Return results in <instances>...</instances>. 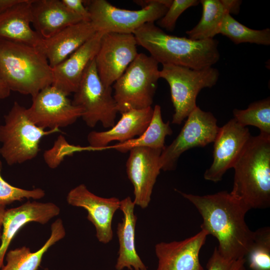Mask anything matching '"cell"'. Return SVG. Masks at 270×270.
I'll return each instance as SVG.
<instances>
[{"label":"cell","instance_id":"obj_1","mask_svg":"<svg viewBox=\"0 0 270 270\" xmlns=\"http://www.w3.org/2000/svg\"><path fill=\"white\" fill-rule=\"evenodd\" d=\"M178 192L198 210L202 218L201 230L217 239L216 248L222 256L245 258L254 237L245 220L249 210L246 206L226 191L204 196Z\"/></svg>","mask_w":270,"mask_h":270},{"label":"cell","instance_id":"obj_2","mask_svg":"<svg viewBox=\"0 0 270 270\" xmlns=\"http://www.w3.org/2000/svg\"><path fill=\"white\" fill-rule=\"evenodd\" d=\"M138 46L146 49L158 64L194 70L211 67L220 58L218 42L214 39L193 40L170 35L155 25L146 23L133 33Z\"/></svg>","mask_w":270,"mask_h":270},{"label":"cell","instance_id":"obj_3","mask_svg":"<svg viewBox=\"0 0 270 270\" xmlns=\"http://www.w3.org/2000/svg\"><path fill=\"white\" fill-rule=\"evenodd\" d=\"M230 194L249 210L270 206V136H250L234 163Z\"/></svg>","mask_w":270,"mask_h":270},{"label":"cell","instance_id":"obj_4","mask_svg":"<svg viewBox=\"0 0 270 270\" xmlns=\"http://www.w3.org/2000/svg\"><path fill=\"white\" fill-rule=\"evenodd\" d=\"M0 76L10 91L36 96L52 82V68L38 48L0 40Z\"/></svg>","mask_w":270,"mask_h":270},{"label":"cell","instance_id":"obj_5","mask_svg":"<svg viewBox=\"0 0 270 270\" xmlns=\"http://www.w3.org/2000/svg\"><path fill=\"white\" fill-rule=\"evenodd\" d=\"M4 123L0 126V154L8 165L24 163L35 158L45 136L60 132L38 127L30 119L26 108L15 102L4 116Z\"/></svg>","mask_w":270,"mask_h":270},{"label":"cell","instance_id":"obj_6","mask_svg":"<svg viewBox=\"0 0 270 270\" xmlns=\"http://www.w3.org/2000/svg\"><path fill=\"white\" fill-rule=\"evenodd\" d=\"M90 22L96 32L132 34L143 24L161 18L172 0H138V10L118 8L106 0L88 1Z\"/></svg>","mask_w":270,"mask_h":270},{"label":"cell","instance_id":"obj_7","mask_svg":"<svg viewBox=\"0 0 270 270\" xmlns=\"http://www.w3.org/2000/svg\"><path fill=\"white\" fill-rule=\"evenodd\" d=\"M158 63L150 56L138 54L112 84L118 112L151 107L158 82Z\"/></svg>","mask_w":270,"mask_h":270},{"label":"cell","instance_id":"obj_8","mask_svg":"<svg viewBox=\"0 0 270 270\" xmlns=\"http://www.w3.org/2000/svg\"><path fill=\"white\" fill-rule=\"evenodd\" d=\"M160 78L169 84L174 113L172 123L181 124L197 107L196 98L200 91L212 88L218 79V69L211 67L194 70L186 67L162 64Z\"/></svg>","mask_w":270,"mask_h":270},{"label":"cell","instance_id":"obj_9","mask_svg":"<svg viewBox=\"0 0 270 270\" xmlns=\"http://www.w3.org/2000/svg\"><path fill=\"white\" fill-rule=\"evenodd\" d=\"M112 86H106L96 70L94 58L88 64L76 90L72 104L82 110V118L90 128L100 122L104 128L116 124L118 112Z\"/></svg>","mask_w":270,"mask_h":270},{"label":"cell","instance_id":"obj_10","mask_svg":"<svg viewBox=\"0 0 270 270\" xmlns=\"http://www.w3.org/2000/svg\"><path fill=\"white\" fill-rule=\"evenodd\" d=\"M219 129L214 116L197 106L187 117L176 138L162 150L160 158L161 170H174L183 152L193 148L204 147L214 142Z\"/></svg>","mask_w":270,"mask_h":270},{"label":"cell","instance_id":"obj_11","mask_svg":"<svg viewBox=\"0 0 270 270\" xmlns=\"http://www.w3.org/2000/svg\"><path fill=\"white\" fill-rule=\"evenodd\" d=\"M132 34L104 33L94 58L98 74L107 86H112L138 54Z\"/></svg>","mask_w":270,"mask_h":270},{"label":"cell","instance_id":"obj_12","mask_svg":"<svg viewBox=\"0 0 270 270\" xmlns=\"http://www.w3.org/2000/svg\"><path fill=\"white\" fill-rule=\"evenodd\" d=\"M66 94L50 85L32 98L26 108L30 120L44 129H60L71 125L80 118L82 110L74 106Z\"/></svg>","mask_w":270,"mask_h":270},{"label":"cell","instance_id":"obj_13","mask_svg":"<svg viewBox=\"0 0 270 270\" xmlns=\"http://www.w3.org/2000/svg\"><path fill=\"white\" fill-rule=\"evenodd\" d=\"M162 150L146 147L131 149L126 162L128 177L134 186L135 205L146 208L156 178L161 170L160 158Z\"/></svg>","mask_w":270,"mask_h":270},{"label":"cell","instance_id":"obj_14","mask_svg":"<svg viewBox=\"0 0 270 270\" xmlns=\"http://www.w3.org/2000/svg\"><path fill=\"white\" fill-rule=\"evenodd\" d=\"M68 204L82 208L88 212L87 219L94 226L98 240L104 244L113 238L112 221L114 214L120 209V200L116 197L109 198L98 196L81 184L68 194Z\"/></svg>","mask_w":270,"mask_h":270},{"label":"cell","instance_id":"obj_15","mask_svg":"<svg viewBox=\"0 0 270 270\" xmlns=\"http://www.w3.org/2000/svg\"><path fill=\"white\" fill-rule=\"evenodd\" d=\"M250 136L248 128L234 118L220 128L214 142L213 162L204 173V179L215 182L220 181L232 168Z\"/></svg>","mask_w":270,"mask_h":270},{"label":"cell","instance_id":"obj_16","mask_svg":"<svg viewBox=\"0 0 270 270\" xmlns=\"http://www.w3.org/2000/svg\"><path fill=\"white\" fill-rule=\"evenodd\" d=\"M60 208L52 202L28 201L24 204L6 210L0 244V270L8 247L16 234L24 225L30 222L46 224L58 216Z\"/></svg>","mask_w":270,"mask_h":270},{"label":"cell","instance_id":"obj_17","mask_svg":"<svg viewBox=\"0 0 270 270\" xmlns=\"http://www.w3.org/2000/svg\"><path fill=\"white\" fill-rule=\"evenodd\" d=\"M208 235L206 231L201 230L182 240L156 244V270H204L199 255Z\"/></svg>","mask_w":270,"mask_h":270},{"label":"cell","instance_id":"obj_18","mask_svg":"<svg viewBox=\"0 0 270 270\" xmlns=\"http://www.w3.org/2000/svg\"><path fill=\"white\" fill-rule=\"evenodd\" d=\"M103 34L96 32L66 60L52 68V86L67 96L76 90L86 68L96 56Z\"/></svg>","mask_w":270,"mask_h":270},{"label":"cell","instance_id":"obj_19","mask_svg":"<svg viewBox=\"0 0 270 270\" xmlns=\"http://www.w3.org/2000/svg\"><path fill=\"white\" fill-rule=\"evenodd\" d=\"M121 114L120 120L110 129L90 132L87 136L89 146L96 151L103 150L113 141L122 143L140 136L150 122L153 108L132 110Z\"/></svg>","mask_w":270,"mask_h":270},{"label":"cell","instance_id":"obj_20","mask_svg":"<svg viewBox=\"0 0 270 270\" xmlns=\"http://www.w3.org/2000/svg\"><path fill=\"white\" fill-rule=\"evenodd\" d=\"M96 32L90 22L82 20L65 28L50 38H43L39 48L52 68L66 60Z\"/></svg>","mask_w":270,"mask_h":270},{"label":"cell","instance_id":"obj_21","mask_svg":"<svg viewBox=\"0 0 270 270\" xmlns=\"http://www.w3.org/2000/svg\"><path fill=\"white\" fill-rule=\"evenodd\" d=\"M133 200L127 196L120 200V210L123 214L122 221L118 223L116 234L119 243L116 270L125 268L130 270H148L137 253L135 243V230L137 216L134 212Z\"/></svg>","mask_w":270,"mask_h":270},{"label":"cell","instance_id":"obj_22","mask_svg":"<svg viewBox=\"0 0 270 270\" xmlns=\"http://www.w3.org/2000/svg\"><path fill=\"white\" fill-rule=\"evenodd\" d=\"M31 12L32 24L35 31L44 39L83 20L70 12L62 0H32Z\"/></svg>","mask_w":270,"mask_h":270},{"label":"cell","instance_id":"obj_23","mask_svg":"<svg viewBox=\"0 0 270 270\" xmlns=\"http://www.w3.org/2000/svg\"><path fill=\"white\" fill-rule=\"evenodd\" d=\"M32 0H22L0 14V40L39 48L42 38L32 28Z\"/></svg>","mask_w":270,"mask_h":270},{"label":"cell","instance_id":"obj_24","mask_svg":"<svg viewBox=\"0 0 270 270\" xmlns=\"http://www.w3.org/2000/svg\"><path fill=\"white\" fill-rule=\"evenodd\" d=\"M202 16L198 24L186 32L193 40L212 39L218 34L226 14H238L242 0H202Z\"/></svg>","mask_w":270,"mask_h":270},{"label":"cell","instance_id":"obj_25","mask_svg":"<svg viewBox=\"0 0 270 270\" xmlns=\"http://www.w3.org/2000/svg\"><path fill=\"white\" fill-rule=\"evenodd\" d=\"M50 232L46 242L34 252H32L29 248L25 246L7 252L4 257L6 264L0 270H38L45 253L66 236V230L60 218L52 224Z\"/></svg>","mask_w":270,"mask_h":270},{"label":"cell","instance_id":"obj_26","mask_svg":"<svg viewBox=\"0 0 270 270\" xmlns=\"http://www.w3.org/2000/svg\"><path fill=\"white\" fill-rule=\"evenodd\" d=\"M172 133L169 122H164L162 118L161 108L156 105L150 122L146 130L138 138L126 142L107 146L106 150L115 149L121 152H126L138 147H146L163 150L166 136Z\"/></svg>","mask_w":270,"mask_h":270},{"label":"cell","instance_id":"obj_27","mask_svg":"<svg viewBox=\"0 0 270 270\" xmlns=\"http://www.w3.org/2000/svg\"><path fill=\"white\" fill-rule=\"evenodd\" d=\"M229 38L234 44L250 43L264 46L270 44V29L250 28L236 20L230 14L225 16L220 33Z\"/></svg>","mask_w":270,"mask_h":270},{"label":"cell","instance_id":"obj_28","mask_svg":"<svg viewBox=\"0 0 270 270\" xmlns=\"http://www.w3.org/2000/svg\"><path fill=\"white\" fill-rule=\"evenodd\" d=\"M234 118L241 126H252L260 130V134L270 136V98L251 103L245 110L234 109Z\"/></svg>","mask_w":270,"mask_h":270},{"label":"cell","instance_id":"obj_29","mask_svg":"<svg viewBox=\"0 0 270 270\" xmlns=\"http://www.w3.org/2000/svg\"><path fill=\"white\" fill-rule=\"evenodd\" d=\"M251 270H270V228L254 231L252 242L245 256Z\"/></svg>","mask_w":270,"mask_h":270},{"label":"cell","instance_id":"obj_30","mask_svg":"<svg viewBox=\"0 0 270 270\" xmlns=\"http://www.w3.org/2000/svg\"><path fill=\"white\" fill-rule=\"evenodd\" d=\"M82 151H96L90 146H82L70 144L62 135H60L52 146L44 151V159L48 166L52 169L58 168L66 156Z\"/></svg>","mask_w":270,"mask_h":270},{"label":"cell","instance_id":"obj_31","mask_svg":"<svg viewBox=\"0 0 270 270\" xmlns=\"http://www.w3.org/2000/svg\"><path fill=\"white\" fill-rule=\"evenodd\" d=\"M2 162L0 160V206H6L24 198L38 200L45 196L44 190L40 188L28 190L11 185L2 176Z\"/></svg>","mask_w":270,"mask_h":270},{"label":"cell","instance_id":"obj_32","mask_svg":"<svg viewBox=\"0 0 270 270\" xmlns=\"http://www.w3.org/2000/svg\"><path fill=\"white\" fill-rule=\"evenodd\" d=\"M199 3L200 1L197 0H172L164 15L158 20V24L168 31H173L181 14L188 8L196 6Z\"/></svg>","mask_w":270,"mask_h":270},{"label":"cell","instance_id":"obj_33","mask_svg":"<svg viewBox=\"0 0 270 270\" xmlns=\"http://www.w3.org/2000/svg\"><path fill=\"white\" fill-rule=\"evenodd\" d=\"M245 258L229 260L222 256L216 247L206 264V270H246Z\"/></svg>","mask_w":270,"mask_h":270},{"label":"cell","instance_id":"obj_34","mask_svg":"<svg viewBox=\"0 0 270 270\" xmlns=\"http://www.w3.org/2000/svg\"><path fill=\"white\" fill-rule=\"evenodd\" d=\"M64 5L72 13L80 16L83 20L90 22V16L82 0H62Z\"/></svg>","mask_w":270,"mask_h":270},{"label":"cell","instance_id":"obj_35","mask_svg":"<svg viewBox=\"0 0 270 270\" xmlns=\"http://www.w3.org/2000/svg\"><path fill=\"white\" fill-rule=\"evenodd\" d=\"M21 1L22 0H0V14Z\"/></svg>","mask_w":270,"mask_h":270},{"label":"cell","instance_id":"obj_36","mask_svg":"<svg viewBox=\"0 0 270 270\" xmlns=\"http://www.w3.org/2000/svg\"><path fill=\"white\" fill-rule=\"evenodd\" d=\"M10 90L0 76V100L8 98Z\"/></svg>","mask_w":270,"mask_h":270},{"label":"cell","instance_id":"obj_37","mask_svg":"<svg viewBox=\"0 0 270 270\" xmlns=\"http://www.w3.org/2000/svg\"><path fill=\"white\" fill-rule=\"evenodd\" d=\"M6 210V206H0V241L2 237V227L3 219Z\"/></svg>","mask_w":270,"mask_h":270}]
</instances>
